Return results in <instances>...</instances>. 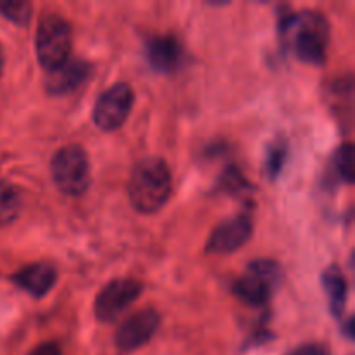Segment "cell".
<instances>
[{
  "label": "cell",
  "mask_w": 355,
  "mask_h": 355,
  "mask_svg": "<svg viewBox=\"0 0 355 355\" xmlns=\"http://www.w3.org/2000/svg\"><path fill=\"white\" fill-rule=\"evenodd\" d=\"M281 33L297 58L309 64H322L329 45V23L321 12L302 10L290 14L281 23Z\"/></svg>",
  "instance_id": "cell-2"
},
{
  "label": "cell",
  "mask_w": 355,
  "mask_h": 355,
  "mask_svg": "<svg viewBox=\"0 0 355 355\" xmlns=\"http://www.w3.org/2000/svg\"><path fill=\"white\" fill-rule=\"evenodd\" d=\"M321 283L326 291V297H328L329 311L335 318H342L347 304V295H349V284H347V279L340 267H328L322 272Z\"/></svg>",
  "instance_id": "cell-13"
},
{
  "label": "cell",
  "mask_w": 355,
  "mask_h": 355,
  "mask_svg": "<svg viewBox=\"0 0 355 355\" xmlns=\"http://www.w3.org/2000/svg\"><path fill=\"white\" fill-rule=\"evenodd\" d=\"M288 355H331L326 347L318 345V343H309V345H302L298 349H295L293 352Z\"/></svg>",
  "instance_id": "cell-18"
},
{
  "label": "cell",
  "mask_w": 355,
  "mask_h": 355,
  "mask_svg": "<svg viewBox=\"0 0 355 355\" xmlns=\"http://www.w3.org/2000/svg\"><path fill=\"white\" fill-rule=\"evenodd\" d=\"M333 165H335L336 173H338V179L343 180L345 184L354 182V153H352V144H342L335 153V158H333Z\"/></svg>",
  "instance_id": "cell-16"
},
{
  "label": "cell",
  "mask_w": 355,
  "mask_h": 355,
  "mask_svg": "<svg viewBox=\"0 0 355 355\" xmlns=\"http://www.w3.org/2000/svg\"><path fill=\"white\" fill-rule=\"evenodd\" d=\"M33 14V6L30 2H19V0H3L0 2V16L9 19L17 26H26Z\"/></svg>",
  "instance_id": "cell-15"
},
{
  "label": "cell",
  "mask_w": 355,
  "mask_h": 355,
  "mask_svg": "<svg viewBox=\"0 0 355 355\" xmlns=\"http://www.w3.org/2000/svg\"><path fill=\"white\" fill-rule=\"evenodd\" d=\"M3 64H6V58H3V49L2 45H0V76H2L3 73Z\"/></svg>",
  "instance_id": "cell-20"
},
{
  "label": "cell",
  "mask_w": 355,
  "mask_h": 355,
  "mask_svg": "<svg viewBox=\"0 0 355 355\" xmlns=\"http://www.w3.org/2000/svg\"><path fill=\"white\" fill-rule=\"evenodd\" d=\"M286 156L288 148L284 142H274V144L270 146L266 159V170L267 173H269L270 179H276V177L279 175L284 163H286Z\"/></svg>",
  "instance_id": "cell-17"
},
{
  "label": "cell",
  "mask_w": 355,
  "mask_h": 355,
  "mask_svg": "<svg viewBox=\"0 0 355 355\" xmlns=\"http://www.w3.org/2000/svg\"><path fill=\"white\" fill-rule=\"evenodd\" d=\"M51 173L55 187L66 196H82L90 186V162L87 151L78 144L59 149L51 162Z\"/></svg>",
  "instance_id": "cell-4"
},
{
  "label": "cell",
  "mask_w": 355,
  "mask_h": 355,
  "mask_svg": "<svg viewBox=\"0 0 355 355\" xmlns=\"http://www.w3.org/2000/svg\"><path fill=\"white\" fill-rule=\"evenodd\" d=\"M134 106V90L128 83L116 82L104 90L94 104L92 120L103 132H114L127 121Z\"/></svg>",
  "instance_id": "cell-6"
},
{
  "label": "cell",
  "mask_w": 355,
  "mask_h": 355,
  "mask_svg": "<svg viewBox=\"0 0 355 355\" xmlns=\"http://www.w3.org/2000/svg\"><path fill=\"white\" fill-rule=\"evenodd\" d=\"M281 281V269L272 260H253L246 272L232 284V293L252 307H262Z\"/></svg>",
  "instance_id": "cell-5"
},
{
  "label": "cell",
  "mask_w": 355,
  "mask_h": 355,
  "mask_svg": "<svg viewBox=\"0 0 355 355\" xmlns=\"http://www.w3.org/2000/svg\"><path fill=\"white\" fill-rule=\"evenodd\" d=\"M253 234V222L250 215L239 214L227 218L211 231L207 241V252L225 255V253L238 252L243 245L248 243Z\"/></svg>",
  "instance_id": "cell-9"
},
{
  "label": "cell",
  "mask_w": 355,
  "mask_h": 355,
  "mask_svg": "<svg viewBox=\"0 0 355 355\" xmlns=\"http://www.w3.org/2000/svg\"><path fill=\"white\" fill-rule=\"evenodd\" d=\"M23 210L21 193L10 182L0 180V227L10 225Z\"/></svg>",
  "instance_id": "cell-14"
},
{
  "label": "cell",
  "mask_w": 355,
  "mask_h": 355,
  "mask_svg": "<svg viewBox=\"0 0 355 355\" xmlns=\"http://www.w3.org/2000/svg\"><path fill=\"white\" fill-rule=\"evenodd\" d=\"M146 58L156 71L172 73L182 59V49L172 35H158L146 42Z\"/></svg>",
  "instance_id": "cell-12"
},
{
  "label": "cell",
  "mask_w": 355,
  "mask_h": 355,
  "mask_svg": "<svg viewBox=\"0 0 355 355\" xmlns=\"http://www.w3.org/2000/svg\"><path fill=\"white\" fill-rule=\"evenodd\" d=\"M73 47L71 24L59 14H45L35 35V52L38 62L47 71L59 68L69 59Z\"/></svg>",
  "instance_id": "cell-3"
},
{
  "label": "cell",
  "mask_w": 355,
  "mask_h": 355,
  "mask_svg": "<svg viewBox=\"0 0 355 355\" xmlns=\"http://www.w3.org/2000/svg\"><path fill=\"white\" fill-rule=\"evenodd\" d=\"M31 355H61V349L55 343H44L38 345Z\"/></svg>",
  "instance_id": "cell-19"
},
{
  "label": "cell",
  "mask_w": 355,
  "mask_h": 355,
  "mask_svg": "<svg viewBox=\"0 0 355 355\" xmlns=\"http://www.w3.org/2000/svg\"><path fill=\"white\" fill-rule=\"evenodd\" d=\"M162 318L155 309H144L125 319L116 329L114 345L120 354H130L144 347L158 331Z\"/></svg>",
  "instance_id": "cell-8"
},
{
  "label": "cell",
  "mask_w": 355,
  "mask_h": 355,
  "mask_svg": "<svg viewBox=\"0 0 355 355\" xmlns=\"http://www.w3.org/2000/svg\"><path fill=\"white\" fill-rule=\"evenodd\" d=\"M10 281L33 298H44L58 283V270L52 263L35 262L21 267L10 276Z\"/></svg>",
  "instance_id": "cell-11"
},
{
  "label": "cell",
  "mask_w": 355,
  "mask_h": 355,
  "mask_svg": "<svg viewBox=\"0 0 355 355\" xmlns=\"http://www.w3.org/2000/svg\"><path fill=\"white\" fill-rule=\"evenodd\" d=\"M92 66L82 59L69 58L64 64L59 68L47 71L45 76V90L51 96H64L78 89L87 78H89Z\"/></svg>",
  "instance_id": "cell-10"
},
{
  "label": "cell",
  "mask_w": 355,
  "mask_h": 355,
  "mask_svg": "<svg viewBox=\"0 0 355 355\" xmlns=\"http://www.w3.org/2000/svg\"><path fill=\"white\" fill-rule=\"evenodd\" d=\"M173 177L168 163L156 156L141 159L128 179V200L141 214H156L168 203Z\"/></svg>",
  "instance_id": "cell-1"
},
{
  "label": "cell",
  "mask_w": 355,
  "mask_h": 355,
  "mask_svg": "<svg viewBox=\"0 0 355 355\" xmlns=\"http://www.w3.org/2000/svg\"><path fill=\"white\" fill-rule=\"evenodd\" d=\"M142 284L135 279H114L107 283L94 304V314L99 322H114L130 305L139 300Z\"/></svg>",
  "instance_id": "cell-7"
}]
</instances>
